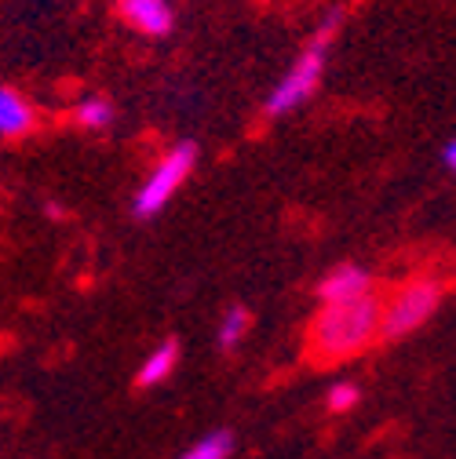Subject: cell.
<instances>
[{
  "mask_svg": "<svg viewBox=\"0 0 456 459\" xmlns=\"http://www.w3.org/2000/svg\"><path fill=\"white\" fill-rule=\"evenodd\" d=\"M231 448H234V437L226 430H215L205 441H197L190 452H183L180 459H226V455H231Z\"/></svg>",
  "mask_w": 456,
  "mask_h": 459,
  "instance_id": "cell-10",
  "label": "cell"
},
{
  "mask_svg": "<svg viewBox=\"0 0 456 459\" xmlns=\"http://www.w3.org/2000/svg\"><path fill=\"white\" fill-rule=\"evenodd\" d=\"M355 401H358V386H355V383H336V386L329 390V409H332V412H347Z\"/></svg>",
  "mask_w": 456,
  "mask_h": 459,
  "instance_id": "cell-12",
  "label": "cell"
},
{
  "mask_svg": "<svg viewBox=\"0 0 456 459\" xmlns=\"http://www.w3.org/2000/svg\"><path fill=\"white\" fill-rule=\"evenodd\" d=\"M194 160H197L194 143H180L176 150H168L164 160L153 168V176H150V179L139 186V194H136V215H139V219L157 215L168 201L176 197V190L187 183Z\"/></svg>",
  "mask_w": 456,
  "mask_h": 459,
  "instance_id": "cell-3",
  "label": "cell"
},
{
  "mask_svg": "<svg viewBox=\"0 0 456 459\" xmlns=\"http://www.w3.org/2000/svg\"><path fill=\"white\" fill-rule=\"evenodd\" d=\"M369 289H373V277L362 266H336L318 284V292H321L325 303H351V299L369 296Z\"/></svg>",
  "mask_w": 456,
  "mask_h": 459,
  "instance_id": "cell-6",
  "label": "cell"
},
{
  "mask_svg": "<svg viewBox=\"0 0 456 459\" xmlns=\"http://www.w3.org/2000/svg\"><path fill=\"white\" fill-rule=\"evenodd\" d=\"M245 328H249V314H245L241 307L226 310V317H223V325H219V347H223V351L238 347L241 335H245Z\"/></svg>",
  "mask_w": 456,
  "mask_h": 459,
  "instance_id": "cell-11",
  "label": "cell"
},
{
  "mask_svg": "<svg viewBox=\"0 0 456 459\" xmlns=\"http://www.w3.org/2000/svg\"><path fill=\"white\" fill-rule=\"evenodd\" d=\"M442 303V284L438 281H413L402 292L394 296V303L383 310L380 317V335L383 339H398L409 335L413 328H420Z\"/></svg>",
  "mask_w": 456,
  "mask_h": 459,
  "instance_id": "cell-4",
  "label": "cell"
},
{
  "mask_svg": "<svg viewBox=\"0 0 456 459\" xmlns=\"http://www.w3.org/2000/svg\"><path fill=\"white\" fill-rule=\"evenodd\" d=\"M30 128H33V106L15 88H0V139H19Z\"/></svg>",
  "mask_w": 456,
  "mask_h": 459,
  "instance_id": "cell-7",
  "label": "cell"
},
{
  "mask_svg": "<svg viewBox=\"0 0 456 459\" xmlns=\"http://www.w3.org/2000/svg\"><path fill=\"white\" fill-rule=\"evenodd\" d=\"M74 117H77L81 128L102 132V128H110V121H113V106H110L106 99H84V102H77Z\"/></svg>",
  "mask_w": 456,
  "mask_h": 459,
  "instance_id": "cell-9",
  "label": "cell"
},
{
  "mask_svg": "<svg viewBox=\"0 0 456 459\" xmlns=\"http://www.w3.org/2000/svg\"><path fill=\"white\" fill-rule=\"evenodd\" d=\"M339 19H344V12H329V19L321 22V30L311 37L307 51L293 63V70L277 81V88H274L270 99H267V113H270V117H281V113L303 106V102L314 95V88L321 84V74H325L329 44H332V37H336V30H339Z\"/></svg>",
  "mask_w": 456,
  "mask_h": 459,
  "instance_id": "cell-2",
  "label": "cell"
},
{
  "mask_svg": "<svg viewBox=\"0 0 456 459\" xmlns=\"http://www.w3.org/2000/svg\"><path fill=\"white\" fill-rule=\"evenodd\" d=\"M118 15L125 19V26L146 37H164L176 26V12L168 0H118Z\"/></svg>",
  "mask_w": 456,
  "mask_h": 459,
  "instance_id": "cell-5",
  "label": "cell"
},
{
  "mask_svg": "<svg viewBox=\"0 0 456 459\" xmlns=\"http://www.w3.org/2000/svg\"><path fill=\"white\" fill-rule=\"evenodd\" d=\"M442 164H445V168H449V171H452V168H456V143H452V139H449V143H445V146H442Z\"/></svg>",
  "mask_w": 456,
  "mask_h": 459,
  "instance_id": "cell-13",
  "label": "cell"
},
{
  "mask_svg": "<svg viewBox=\"0 0 456 459\" xmlns=\"http://www.w3.org/2000/svg\"><path fill=\"white\" fill-rule=\"evenodd\" d=\"M176 361H180V347H176V339H168V342H161V347L143 361V368H139V386H153V383H161V379H168L176 372Z\"/></svg>",
  "mask_w": 456,
  "mask_h": 459,
  "instance_id": "cell-8",
  "label": "cell"
},
{
  "mask_svg": "<svg viewBox=\"0 0 456 459\" xmlns=\"http://www.w3.org/2000/svg\"><path fill=\"white\" fill-rule=\"evenodd\" d=\"M380 317H383V307L376 296H362L351 303H325V310L311 325L314 358L336 361V358H351L365 351L380 335Z\"/></svg>",
  "mask_w": 456,
  "mask_h": 459,
  "instance_id": "cell-1",
  "label": "cell"
}]
</instances>
